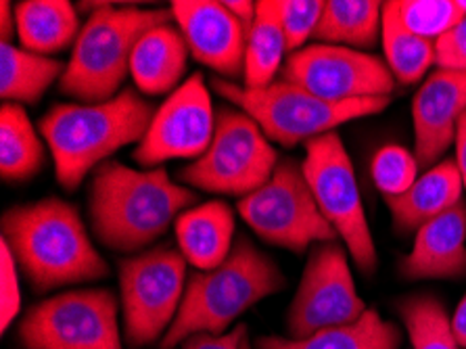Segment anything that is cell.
Segmentation results:
<instances>
[{"label": "cell", "instance_id": "obj_39", "mask_svg": "<svg viewBox=\"0 0 466 349\" xmlns=\"http://www.w3.org/2000/svg\"><path fill=\"white\" fill-rule=\"evenodd\" d=\"M458 5H461V9L464 11V15H466V0H458Z\"/></svg>", "mask_w": 466, "mask_h": 349}, {"label": "cell", "instance_id": "obj_26", "mask_svg": "<svg viewBox=\"0 0 466 349\" xmlns=\"http://www.w3.org/2000/svg\"><path fill=\"white\" fill-rule=\"evenodd\" d=\"M45 163V145L30 116L17 103L0 109V174L6 182H25Z\"/></svg>", "mask_w": 466, "mask_h": 349}, {"label": "cell", "instance_id": "obj_17", "mask_svg": "<svg viewBox=\"0 0 466 349\" xmlns=\"http://www.w3.org/2000/svg\"><path fill=\"white\" fill-rule=\"evenodd\" d=\"M400 274L408 281L466 274V201L416 231L412 249L400 262Z\"/></svg>", "mask_w": 466, "mask_h": 349}, {"label": "cell", "instance_id": "obj_31", "mask_svg": "<svg viewBox=\"0 0 466 349\" xmlns=\"http://www.w3.org/2000/svg\"><path fill=\"white\" fill-rule=\"evenodd\" d=\"M324 11L322 0H279L280 26L287 38L289 55L298 53L314 38Z\"/></svg>", "mask_w": 466, "mask_h": 349}, {"label": "cell", "instance_id": "obj_12", "mask_svg": "<svg viewBox=\"0 0 466 349\" xmlns=\"http://www.w3.org/2000/svg\"><path fill=\"white\" fill-rule=\"evenodd\" d=\"M280 80L327 101L391 97L395 77L379 56L348 46L314 45L287 56Z\"/></svg>", "mask_w": 466, "mask_h": 349}, {"label": "cell", "instance_id": "obj_14", "mask_svg": "<svg viewBox=\"0 0 466 349\" xmlns=\"http://www.w3.org/2000/svg\"><path fill=\"white\" fill-rule=\"evenodd\" d=\"M216 116L203 76H190L155 111L134 159L145 169L169 159H199L214 140Z\"/></svg>", "mask_w": 466, "mask_h": 349}, {"label": "cell", "instance_id": "obj_30", "mask_svg": "<svg viewBox=\"0 0 466 349\" xmlns=\"http://www.w3.org/2000/svg\"><path fill=\"white\" fill-rule=\"evenodd\" d=\"M420 166L416 155L400 145H387L374 155L370 174L383 197H400L419 180Z\"/></svg>", "mask_w": 466, "mask_h": 349}, {"label": "cell", "instance_id": "obj_6", "mask_svg": "<svg viewBox=\"0 0 466 349\" xmlns=\"http://www.w3.org/2000/svg\"><path fill=\"white\" fill-rule=\"evenodd\" d=\"M214 88L224 98L256 119L268 140L282 147L306 145L351 119L369 118L380 113L391 103V97L356 98V101H327L309 95L308 90L291 82L277 80L266 88H241L232 82L214 80Z\"/></svg>", "mask_w": 466, "mask_h": 349}, {"label": "cell", "instance_id": "obj_15", "mask_svg": "<svg viewBox=\"0 0 466 349\" xmlns=\"http://www.w3.org/2000/svg\"><path fill=\"white\" fill-rule=\"evenodd\" d=\"M169 9L197 61L226 77L243 74L247 30L224 3L174 0Z\"/></svg>", "mask_w": 466, "mask_h": 349}, {"label": "cell", "instance_id": "obj_7", "mask_svg": "<svg viewBox=\"0 0 466 349\" xmlns=\"http://www.w3.org/2000/svg\"><path fill=\"white\" fill-rule=\"evenodd\" d=\"M238 213L266 243L303 253L314 243H335V228L322 216L303 163L291 158L279 161L264 187L238 199Z\"/></svg>", "mask_w": 466, "mask_h": 349}, {"label": "cell", "instance_id": "obj_40", "mask_svg": "<svg viewBox=\"0 0 466 349\" xmlns=\"http://www.w3.org/2000/svg\"><path fill=\"white\" fill-rule=\"evenodd\" d=\"M241 349H251V345H249V341H247V339H245V344H243V347H241Z\"/></svg>", "mask_w": 466, "mask_h": 349}, {"label": "cell", "instance_id": "obj_32", "mask_svg": "<svg viewBox=\"0 0 466 349\" xmlns=\"http://www.w3.org/2000/svg\"><path fill=\"white\" fill-rule=\"evenodd\" d=\"M17 260L11 253L9 245L0 243V289H3V297H0V326L3 333L13 324L21 310V291H19V274H17Z\"/></svg>", "mask_w": 466, "mask_h": 349}, {"label": "cell", "instance_id": "obj_22", "mask_svg": "<svg viewBox=\"0 0 466 349\" xmlns=\"http://www.w3.org/2000/svg\"><path fill=\"white\" fill-rule=\"evenodd\" d=\"M401 331L379 312L366 310L356 323L335 326L308 339L261 337L258 349H400Z\"/></svg>", "mask_w": 466, "mask_h": 349}, {"label": "cell", "instance_id": "obj_29", "mask_svg": "<svg viewBox=\"0 0 466 349\" xmlns=\"http://www.w3.org/2000/svg\"><path fill=\"white\" fill-rule=\"evenodd\" d=\"M395 13L408 30L435 42L464 17L458 0H395Z\"/></svg>", "mask_w": 466, "mask_h": 349}, {"label": "cell", "instance_id": "obj_8", "mask_svg": "<svg viewBox=\"0 0 466 349\" xmlns=\"http://www.w3.org/2000/svg\"><path fill=\"white\" fill-rule=\"evenodd\" d=\"M279 161L277 149L256 119L224 107L216 116L209 149L182 169L180 180L193 189L243 199L270 180Z\"/></svg>", "mask_w": 466, "mask_h": 349}, {"label": "cell", "instance_id": "obj_3", "mask_svg": "<svg viewBox=\"0 0 466 349\" xmlns=\"http://www.w3.org/2000/svg\"><path fill=\"white\" fill-rule=\"evenodd\" d=\"M153 116V105L134 90L101 103L55 105L42 116L40 134L51 149L61 187L74 190L113 153L143 140Z\"/></svg>", "mask_w": 466, "mask_h": 349}, {"label": "cell", "instance_id": "obj_16", "mask_svg": "<svg viewBox=\"0 0 466 349\" xmlns=\"http://www.w3.org/2000/svg\"><path fill=\"white\" fill-rule=\"evenodd\" d=\"M466 113V71L437 67L416 90L412 101L414 155L431 169L454 145L458 124Z\"/></svg>", "mask_w": 466, "mask_h": 349}, {"label": "cell", "instance_id": "obj_25", "mask_svg": "<svg viewBox=\"0 0 466 349\" xmlns=\"http://www.w3.org/2000/svg\"><path fill=\"white\" fill-rule=\"evenodd\" d=\"M63 74L66 66L59 59L30 53L11 42L0 45V97L5 103L36 105Z\"/></svg>", "mask_w": 466, "mask_h": 349}, {"label": "cell", "instance_id": "obj_24", "mask_svg": "<svg viewBox=\"0 0 466 349\" xmlns=\"http://www.w3.org/2000/svg\"><path fill=\"white\" fill-rule=\"evenodd\" d=\"M383 26V3L377 0H329L324 3L314 40L320 45L364 51L377 45Z\"/></svg>", "mask_w": 466, "mask_h": 349}, {"label": "cell", "instance_id": "obj_21", "mask_svg": "<svg viewBox=\"0 0 466 349\" xmlns=\"http://www.w3.org/2000/svg\"><path fill=\"white\" fill-rule=\"evenodd\" d=\"M15 21L21 48L45 56L76 45L82 30L67 0H24L15 5Z\"/></svg>", "mask_w": 466, "mask_h": 349}, {"label": "cell", "instance_id": "obj_38", "mask_svg": "<svg viewBox=\"0 0 466 349\" xmlns=\"http://www.w3.org/2000/svg\"><path fill=\"white\" fill-rule=\"evenodd\" d=\"M451 331H454L458 345L466 349V295L461 299L454 316H451Z\"/></svg>", "mask_w": 466, "mask_h": 349}, {"label": "cell", "instance_id": "obj_36", "mask_svg": "<svg viewBox=\"0 0 466 349\" xmlns=\"http://www.w3.org/2000/svg\"><path fill=\"white\" fill-rule=\"evenodd\" d=\"M454 147H456V159L454 161H456L458 172H461L464 190H466V113L462 116L461 124H458Z\"/></svg>", "mask_w": 466, "mask_h": 349}, {"label": "cell", "instance_id": "obj_5", "mask_svg": "<svg viewBox=\"0 0 466 349\" xmlns=\"http://www.w3.org/2000/svg\"><path fill=\"white\" fill-rule=\"evenodd\" d=\"M164 24H174L172 9L96 5L82 26L66 74L59 80L61 95L80 103H101L117 97L130 74L137 42Z\"/></svg>", "mask_w": 466, "mask_h": 349}, {"label": "cell", "instance_id": "obj_2", "mask_svg": "<svg viewBox=\"0 0 466 349\" xmlns=\"http://www.w3.org/2000/svg\"><path fill=\"white\" fill-rule=\"evenodd\" d=\"M3 241L38 291L105 279L107 262L96 251L80 213L56 197L15 205L3 216Z\"/></svg>", "mask_w": 466, "mask_h": 349}, {"label": "cell", "instance_id": "obj_4", "mask_svg": "<svg viewBox=\"0 0 466 349\" xmlns=\"http://www.w3.org/2000/svg\"><path fill=\"white\" fill-rule=\"evenodd\" d=\"M285 287L277 262L241 237L224 263L190 276L178 316L161 339V349H174L195 334L228 333L238 316Z\"/></svg>", "mask_w": 466, "mask_h": 349}, {"label": "cell", "instance_id": "obj_20", "mask_svg": "<svg viewBox=\"0 0 466 349\" xmlns=\"http://www.w3.org/2000/svg\"><path fill=\"white\" fill-rule=\"evenodd\" d=\"M188 46L185 36L172 24L157 26L137 42L130 76L145 95H172L187 71Z\"/></svg>", "mask_w": 466, "mask_h": 349}, {"label": "cell", "instance_id": "obj_13", "mask_svg": "<svg viewBox=\"0 0 466 349\" xmlns=\"http://www.w3.org/2000/svg\"><path fill=\"white\" fill-rule=\"evenodd\" d=\"M364 312L366 303L358 295L343 247H316L289 308L291 339H308L320 331L356 323Z\"/></svg>", "mask_w": 466, "mask_h": 349}, {"label": "cell", "instance_id": "obj_33", "mask_svg": "<svg viewBox=\"0 0 466 349\" xmlns=\"http://www.w3.org/2000/svg\"><path fill=\"white\" fill-rule=\"evenodd\" d=\"M437 67L448 71H466V15L435 40Z\"/></svg>", "mask_w": 466, "mask_h": 349}, {"label": "cell", "instance_id": "obj_1", "mask_svg": "<svg viewBox=\"0 0 466 349\" xmlns=\"http://www.w3.org/2000/svg\"><path fill=\"white\" fill-rule=\"evenodd\" d=\"M195 201V192L176 184L164 168L132 169L109 159L90 180L88 213L105 247L132 253L166 234Z\"/></svg>", "mask_w": 466, "mask_h": 349}, {"label": "cell", "instance_id": "obj_27", "mask_svg": "<svg viewBox=\"0 0 466 349\" xmlns=\"http://www.w3.org/2000/svg\"><path fill=\"white\" fill-rule=\"evenodd\" d=\"M385 63L400 84L420 82L435 66V42L420 38L401 24L393 3H383V26H380Z\"/></svg>", "mask_w": 466, "mask_h": 349}, {"label": "cell", "instance_id": "obj_37", "mask_svg": "<svg viewBox=\"0 0 466 349\" xmlns=\"http://www.w3.org/2000/svg\"><path fill=\"white\" fill-rule=\"evenodd\" d=\"M17 34V21H15V9L11 3H0V38L3 42H11L13 36Z\"/></svg>", "mask_w": 466, "mask_h": 349}, {"label": "cell", "instance_id": "obj_23", "mask_svg": "<svg viewBox=\"0 0 466 349\" xmlns=\"http://www.w3.org/2000/svg\"><path fill=\"white\" fill-rule=\"evenodd\" d=\"M289 53L287 38L280 26L279 0H259L256 21L247 34L245 51V88H266L277 82Z\"/></svg>", "mask_w": 466, "mask_h": 349}, {"label": "cell", "instance_id": "obj_9", "mask_svg": "<svg viewBox=\"0 0 466 349\" xmlns=\"http://www.w3.org/2000/svg\"><path fill=\"white\" fill-rule=\"evenodd\" d=\"M187 291V260L172 247H155L119 263L124 334L132 347L164 339Z\"/></svg>", "mask_w": 466, "mask_h": 349}, {"label": "cell", "instance_id": "obj_34", "mask_svg": "<svg viewBox=\"0 0 466 349\" xmlns=\"http://www.w3.org/2000/svg\"><path fill=\"white\" fill-rule=\"evenodd\" d=\"M247 339V326L238 324L224 334H195L182 344V349H241Z\"/></svg>", "mask_w": 466, "mask_h": 349}, {"label": "cell", "instance_id": "obj_35", "mask_svg": "<svg viewBox=\"0 0 466 349\" xmlns=\"http://www.w3.org/2000/svg\"><path fill=\"white\" fill-rule=\"evenodd\" d=\"M224 5L249 34L253 21H256L258 3H251V0H224Z\"/></svg>", "mask_w": 466, "mask_h": 349}, {"label": "cell", "instance_id": "obj_19", "mask_svg": "<svg viewBox=\"0 0 466 349\" xmlns=\"http://www.w3.org/2000/svg\"><path fill=\"white\" fill-rule=\"evenodd\" d=\"M176 239L188 263L206 272L228 258L235 239V211L224 201H208L190 208L176 220Z\"/></svg>", "mask_w": 466, "mask_h": 349}, {"label": "cell", "instance_id": "obj_18", "mask_svg": "<svg viewBox=\"0 0 466 349\" xmlns=\"http://www.w3.org/2000/svg\"><path fill=\"white\" fill-rule=\"evenodd\" d=\"M464 184L454 159H441L419 176L410 190L400 197H385L393 224L401 232H416L431 220L462 201Z\"/></svg>", "mask_w": 466, "mask_h": 349}, {"label": "cell", "instance_id": "obj_11", "mask_svg": "<svg viewBox=\"0 0 466 349\" xmlns=\"http://www.w3.org/2000/svg\"><path fill=\"white\" fill-rule=\"evenodd\" d=\"M119 303L109 289H77L27 310L19 324L25 349H122Z\"/></svg>", "mask_w": 466, "mask_h": 349}, {"label": "cell", "instance_id": "obj_28", "mask_svg": "<svg viewBox=\"0 0 466 349\" xmlns=\"http://www.w3.org/2000/svg\"><path fill=\"white\" fill-rule=\"evenodd\" d=\"M401 323L414 349H461L451 331V318L433 295H412L400 302Z\"/></svg>", "mask_w": 466, "mask_h": 349}, {"label": "cell", "instance_id": "obj_10", "mask_svg": "<svg viewBox=\"0 0 466 349\" xmlns=\"http://www.w3.org/2000/svg\"><path fill=\"white\" fill-rule=\"evenodd\" d=\"M303 174L318 208L364 274L377 270V247L360 197L354 163L337 132L306 142Z\"/></svg>", "mask_w": 466, "mask_h": 349}]
</instances>
